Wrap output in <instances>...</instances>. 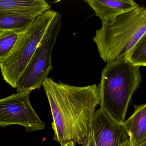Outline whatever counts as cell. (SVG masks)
<instances>
[{
	"label": "cell",
	"mask_w": 146,
	"mask_h": 146,
	"mask_svg": "<svg viewBox=\"0 0 146 146\" xmlns=\"http://www.w3.org/2000/svg\"><path fill=\"white\" fill-rule=\"evenodd\" d=\"M42 86L52 116L54 140L61 146L71 142L83 146L100 104L99 85L78 87L48 77Z\"/></svg>",
	"instance_id": "1"
},
{
	"label": "cell",
	"mask_w": 146,
	"mask_h": 146,
	"mask_svg": "<svg viewBox=\"0 0 146 146\" xmlns=\"http://www.w3.org/2000/svg\"><path fill=\"white\" fill-rule=\"evenodd\" d=\"M141 82L140 67L130 64L124 57L107 63L99 84L100 108L123 123L132 96Z\"/></svg>",
	"instance_id": "2"
},
{
	"label": "cell",
	"mask_w": 146,
	"mask_h": 146,
	"mask_svg": "<svg viewBox=\"0 0 146 146\" xmlns=\"http://www.w3.org/2000/svg\"><path fill=\"white\" fill-rule=\"evenodd\" d=\"M146 34V8L136 9L102 24L93 38L101 58L108 63L124 57Z\"/></svg>",
	"instance_id": "3"
},
{
	"label": "cell",
	"mask_w": 146,
	"mask_h": 146,
	"mask_svg": "<svg viewBox=\"0 0 146 146\" xmlns=\"http://www.w3.org/2000/svg\"><path fill=\"white\" fill-rule=\"evenodd\" d=\"M58 12L49 10L35 17L20 33L10 54L0 60V70L4 80L17 88L40 42Z\"/></svg>",
	"instance_id": "4"
},
{
	"label": "cell",
	"mask_w": 146,
	"mask_h": 146,
	"mask_svg": "<svg viewBox=\"0 0 146 146\" xmlns=\"http://www.w3.org/2000/svg\"><path fill=\"white\" fill-rule=\"evenodd\" d=\"M62 16L58 12L18 83L17 92L39 89L52 69V54L60 32Z\"/></svg>",
	"instance_id": "5"
},
{
	"label": "cell",
	"mask_w": 146,
	"mask_h": 146,
	"mask_svg": "<svg viewBox=\"0 0 146 146\" xmlns=\"http://www.w3.org/2000/svg\"><path fill=\"white\" fill-rule=\"evenodd\" d=\"M30 93L17 92L0 99V126L21 125L27 132H30L45 129L46 124L31 104Z\"/></svg>",
	"instance_id": "6"
},
{
	"label": "cell",
	"mask_w": 146,
	"mask_h": 146,
	"mask_svg": "<svg viewBox=\"0 0 146 146\" xmlns=\"http://www.w3.org/2000/svg\"><path fill=\"white\" fill-rule=\"evenodd\" d=\"M91 131L96 146H121L129 140L123 123L100 108L94 114Z\"/></svg>",
	"instance_id": "7"
},
{
	"label": "cell",
	"mask_w": 146,
	"mask_h": 146,
	"mask_svg": "<svg viewBox=\"0 0 146 146\" xmlns=\"http://www.w3.org/2000/svg\"><path fill=\"white\" fill-rule=\"evenodd\" d=\"M102 24L112 21L119 16L131 11L139 7L133 0H84Z\"/></svg>",
	"instance_id": "8"
},
{
	"label": "cell",
	"mask_w": 146,
	"mask_h": 146,
	"mask_svg": "<svg viewBox=\"0 0 146 146\" xmlns=\"http://www.w3.org/2000/svg\"><path fill=\"white\" fill-rule=\"evenodd\" d=\"M44 0H0V13L39 15L51 10Z\"/></svg>",
	"instance_id": "9"
},
{
	"label": "cell",
	"mask_w": 146,
	"mask_h": 146,
	"mask_svg": "<svg viewBox=\"0 0 146 146\" xmlns=\"http://www.w3.org/2000/svg\"><path fill=\"white\" fill-rule=\"evenodd\" d=\"M123 124L129 136L130 146H139L146 141V105L134 106V111Z\"/></svg>",
	"instance_id": "10"
},
{
	"label": "cell",
	"mask_w": 146,
	"mask_h": 146,
	"mask_svg": "<svg viewBox=\"0 0 146 146\" xmlns=\"http://www.w3.org/2000/svg\"><path fill=\"white\" fill-rule=\"evenodd\" d=\"M37 16L0 13V31L6 30L23 31Z\"/></svg>",
	"instance_id": "11"
},
{
	"label": "cell",
	"mask_w": 146,
	"mask_h": 146,
	"mask_svg": "<svg viewBox=\"0 0 146 146\" xmlns=\"http://www.w3.org/2000/svg\"><path fill=\"white\" fill-rule=\"evenodd\" d=\"M124 58L127 63L133 66H146V34L127 52Z\"/></svg>",
	"instance_id": "12"
},
{
	"label": "cell",
	"mask_w": 146,
	"mask_h": 146,
	"mask_svg": "<svg viewBox=\"0 0 146 146\" xmlns=\"http://www.w3.org/2000/svg\"><path fill=\"white\" fill-rule=\"evenodd\" d=\"M22 32L13 30L0 31V60L10 54Z\"/></svg>",
	"instance_id": "13"
},
{
	"label": "cell",
	"mask_w": 146,
	"mask_h": 146,
	"mask_svg": "<svg viewBox=\"0 0 146 146\" xmlns=\"http://www.w3.org/2000/svg\"><path fill=\"white\" fill-rule=\"evenodd\" d=\"M83 146H96L94 140L93 134L92 131H91L90 133L87 140L85 141V143ZM121 146H130V145L129 140L127 142L124 143Z\"/></svg>",
	"instance_id": "14"
},
{
	"label": "cell",
	"mask_w": 146,
	"mask_h": 146,
	"mask_svg": "<svg viewBox=\"0 0 146 146\" xmlns=\"http://www.w3.org/2000/svg\"><path fill=\"white\" fill-rule=\"evenodd\" d=\"M63 146H76V143H75L71 142L66 143V144L64 145Z\"/></svg>",
	"instance_id": "15"
},
{
	"label": "cell",
	"mask_w": 146,
	"mask_h": 146,
	"mask_svg": "<svg viewBox=\"0 0 146 146\" xmlns=\"http://www.w3.org/2000/svg\"><path fill=\"white\" fill-rule=\"evenodd\" d=\"M139 146H146V141L144 142L143 143L141 144V145H139Z\"/></svg>",
	"instance_id": "16"
}]
</instances>
